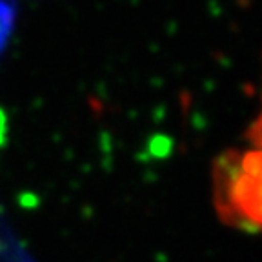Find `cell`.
<instances>
[{
	"label": "cell",
	"instance_id": "obj_1",
	"mask_svg": "<svg viewBox=\"0 0 262 262\" xmlns=\"http://www.w3.org/2000/svg\"><path fill=\"white\" fill-rule=\"evenodd\" d=\"M213 202L219 219L241 231L260 228V149H228L213 164Z\"/></svg>",
	"mask_w": 262,
	"mask_h": 262
}]
</instances>
